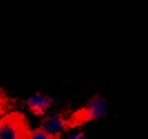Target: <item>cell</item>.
Instances as JSON below:
<instances>
[{"label":"cell","mask_w":148,"mask_h":139,"mask_svg":"<svg viewBox=\"0 0 148 139\" xmlns=\"http://www.w3.org/2000/svg\"><path fill=\"white\" fill-rule=\"evenodd\" d=\"M39 127H42L43 129H45L54 138H60L63 134H65L69 127H70V123L69 120L63 117L62 114H47L45 116L40 123H39Z\"/></svg>","instance_id":"obj_4"},{"label":"cell","mask_w":148,"mask_h":139,"mask_svg":"<svg viewBox=\"0 0 148 139\" xmlns=\"http://www.w3.org/2000/svg\"><path fill=\"white\" fill-rule=\"evenodd\" d=\"M26 107L36 117H45L56 107V99L45 93L36 92L26 99Z\"/></svg>","instance_id":"obj_2"},{"label":"cell","mask_w":148,"mask_h":139,"mask_svg":"<svg viewBox=\"0 0 148 139\" xmlns=\"http://www.w3.org/2000/svg\"><path fill=\"white\" fill-rule=\"evenodd\" d=\"M108 112V102L102 95H93L82 109V118L85 121H98L106 117Z\"/></svg>","instance_id":"obj_3"},{"label":"cell","mask_w":148,"mask_h":139,"mask_svg":"<svg viewBox=\"0 0 148 139\" xmlns=\"http://www.w3.org/2000/svg\"><path fill=\"white\" fill-rule=\"evenodd\" d=\"M28 131L24 123L23 118L17 113H10L0 121V138L1 139H18L27 138Z\"/></svg>","instance_id":"obj_1"},{"label":"cell","mask_w":148,"mask_h":139,"mask_svg":"<svg viewBox=\"0 0 148 139\" xmlns=\"http://www.w3.org/2000/svg\"><path fill=\"white\" fill-rule=\"evenodd\" d=\"M27 138L29 139H53V137L47 132L45 129H43L42 127H38L35 129L30 130L28 132Z\"/></svg>","instance_id":"obj_5"},{"label":"cell","mask_w":148,"mask_h":139,"mask_svg":"<svg viewBox=\"0 0 148 139\" xmlns=\"http://www.w3.org/2000/svg\"><path fill=\"white\" fill-rule=\"evenodd\" d=\"M86 136H85V132L82 131V130H75L72 134L69 135V139H85Z\"/></svg>","instance_id":"obj_6"}]
</instances>
